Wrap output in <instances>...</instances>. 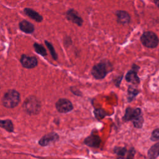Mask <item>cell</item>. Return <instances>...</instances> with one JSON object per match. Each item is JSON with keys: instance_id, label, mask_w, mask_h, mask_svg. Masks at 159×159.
Segmentation results:
<instances>
[{"instance_id": "cell-15", "label": "cell", "mask_w": 159, "mask_h": 159, "mask_svg": "<svg viewBox=\"0 0 159 159\" xmlns=\"http://www.w3.org/2000/svg\"><path fill=\"white\" fill-rule=\"evenodd\" d=\"M126 80L130 83L137 84L139 83V78L134 71H129L126 75Z\"/></svg>"}, {"instance_id": "cell-12", "label": "cell", "mask_w": 159, "mask_h": 159, "mask_svg": "<svg viewBox=\"0 0 159 159\" xmlns=\"http://www.w3.org/2000/svg\"><path fill=\"white\" fill-rule=\"evenodd\" d=\"M19 27L25 33H32L34 30V25L27 20H22L19 24Z\"/></svg>"}, {"instance_id": "cell-6", "label": "cell", "mask_w": 159, "mask_h": 159, "mask_svg": "<svg viewBox=\"0 0 159 159\" xmlns=\"http://www.w3.org/2000/svg\"><path fill=\"white\" fill-rule=\"evenodd\" d=\"M20 62L22 66L27 68H32L37 66V60L34 57L22 55L20 58Z\"/></svg>"}, {"instance_id": "cell-11", "label": "cell", "mask_w": 159, "mask_h": 159, "mask_svg": "<svg viewBox=\"0 0 159 159\" xmlns=\"http://www.w3.org/2000/svg\"><path fill=\"white\" fill-rule=\"evenodd\" d=\"M117 21L122 24H127L130 22V18L129 14L123 11H118L116 12Z\"/></svg>"}, {"instance_id": "cell-21", "label": "cell", "mask_w": 159, "mask_h": 159, "mask_svg": "<svg viewBox=\"0 0 159 159\" xmlns=\"http://www.w3.org/2000/svg\"><path fill=\"white\" fill-rule=\"evenodd\" d=\"M152 139L154 140L155 139H159V129L155 130L153 133H152Z\"/></svg>"}, {"instance_id": "cell-10", "label": "cell", "mask_w": 159, "mask_h": 159, "mask_svg": "<svg viewBox=\"0 0 159 159\" xmlns=\"http://www.w3.org/2000/svg\"><path fill=\"white\" fill-rule=\"evenodd\" d=\"M84 143L89 147H96L99 145L101 143V139L97 135H91L85 139Z\"/></svg>"}, {"instance_id": "cell-13", "label": "cell", "mask_w": 159, "mask_h": 159, "mask_svg": "<svg viewBox=\"0 0 159 159\" xmlns=\"http://www.w3.org/2000/svg\"><path fill=\"white\" fill-rule=\"evenodd\" d=\"M24 12L26 15H27L31 19H32L37 22H40L42 20V17L39 14H38L37 12H35V11H34L31 9L25 8L24 9Z\"/></svg>"}, {"instance_id": "cell-16", "label": "cell", "mask_w": 159, "mask_h": 159, "mask_svg": "<svg viewBox=\"0 0 159 159\" xmlns=\"http://www.w3.org/2000/svg\"><path fill=\"white\" fill-rule=\"evenodd\" d=\"M0 127L5 129L9 132H12L14 128L12 122L9 120H0Z\"/></svg>"}, {"instance_id": "cell-3", "label": "cell", "mask_w": 159, "mask_h": 159, "mask_svg": "<svg viewBox=\"0 0 159 159\" xmlns=\"http://www.w3.org/2000/svg\"><path fill=\"white\" fill-rule=\"evenodd\" d=\"M24 108L29 114H37L39 112L40 106L39 102L35 98L29 97L24 103Z\"/></svg>"}, {"instance_id": "cell-20", "label": "cell", "mask_w": 159, "mask_h": 159, "mask_svg": "<svg viewBox=\"0 0 159 159\" xmlns=\"http://www.w3.org/2000/svg\"><path fill=\"white\" fill-rule=\"evenodd\" d=\"M95 114H96V117L99 118V119L102 118L105 116V113H104V111L102 110V109H98V110H96V112H95Z\"/></svg>"}, {"instance_id": "cell-5", "label": "cell", "mask_w": 159, "mask_h": 159, "mask_svg": "<svg viewBox=\"0 0 159 159\" xmlns=\"http://www.w3.org/2000/svg\"><path fill=\"white\" fill-rule=\"evenodd\" d=\"M56 108L58 112L66 113L73 109L71 102L66 99H60L56 103Z\"/></svg>"}, {"instance_id": "cell-18", "label": "cell", "mask_w": 159, "mask_h": 159, "mask_svg": "<svg viewBox=\"0 0 159 159\" xmlns=\"http://www.w3.org/2000/svg\"><path fill=\"white\" fill-rule=\"evenodd\" d=\"M132 121H133V123L135 127L140 128L142 126L143 119L142 116L141 115H140V116H137L136 118H135Z\"/></svg>"}, {"instance_id": "cell-17", "label": "cell", "mask_w": 159, "mask_h": 159, "mask_svg": "<svg viewBox=\"0 0 159 159\" xmlns=\"http://www.w3.org/2000/svg\"><path fill=\"white\" fill-rule=\"evenodd\" d=\"M34 48L35 50V51L39 53L40 55H42V56H45L47 55V53H46V50L44 48V47L41 45H39L38 43H35L34 44Z\"/></svg>"}, {"instance_id": "cell-19", "label": "cell", "mask_w": 159, "mask_h": 159, "mask_svg": "<svg viewBox=\"0 0 159 159\" xmlns=\"http://www.w3.org/2000/svg\"><path fill=\"white\" fill-rule=\"evenodd\" d=\"M45 43H46V45L47 46L48 48L49 49L50 52L51 53V55H52V57H53L55 60H56V59L57 58V53H55V50H54L53 46L52 45L51 43H50L49 42H47V41H45Z\"/></svg>"}, {"instance_id": "cell-2", "label": "cell", "mask_w": 159, "mask_h": 159, "mask_svg": "<svg viewBox=\"0 0 159 159\" xmlns=\"http://www.w3.org/2000/svg\"><path fill=\"white\" fill-rule=\"evenodd\" d=\"M140 40L142 44L148 48H155L158 44L157 35L152 32H145L141 36Z\"/></svg>"}, {"instance_id": "cell-4", "label": "cell", "mask_w": 159, "mask_h": 159, "mask_svg": "<svg viewBox=\"0 0 159 159\" xmlns=\"http://www.w3.org/2000/svg\"><path fill=\"white\" fill-rule=\"evenodd\" d=\"M91 73L93 76L96 79L104 78L107 74L106 66L104 63H98L93 66Z\"/></svg>"}, {"instance_id": "cell-8", "label": "cell", "mask_w": 159, "mask_h": 159, "mask_svg": "<svg viewBox=\"0 0 159 159\" xmlns=\"http://www.w3.org/2000/svg\"><path fill=\"white\" fill-rule=\"evenodd\" d=\"M58 138V136L57 134H55V133L49 134L46 135H44L39 141V143L42 146L47 145L50 143L57 140Z\"/></svg>"}, {"instance_id": "cell-22", "label": "cell", "mask_w": 159, "mask_h": 159, "mask_svg": "<svg viewBox=\"0 0 159 159\" xmlns=\"http://www.w3.org/2000/svg\"><path fill=\"white\" fill-rule=\"evenodd\" d=\"M154 2L155 3V4L159 7V0H154Z\"/></svg>"}, {"instance_id": "cell-1", "label": "cell", "mask_w": 159, "mask_h": 159, "mask_svg": "<svg viewBox=\"0 0 159 159\" xmlns=\"http://www.w3.org/2000/svg\"><path fill=\"white\" fill-rule=\"evenodd\" d=\"M20 101V95L15 90L8 91L3 96L2 104L7 108L16 107Z\"/></svg>"}, {"instance_id": "cell-7", "label": "cell", "mask_w": 159, "mask_h": 159, "mask_svg": "<svg viewBox=\"0 0 159 159\" xmlns=\"http://www.w3.org/2000/svg\"><path fill=\"white\" fill-rule=\"evenodd\" d=\"M66 16L67 18L73 23H75L80 26L82 25L83 20L81 18V17L78 15L77 12H76L75 11L72 9L68 11L66 13Z\"/></svg>"}, {"instance_id": "cell-14", "label": "cell", "mask_w": 159, "mask_h": 159, "mask_svg": "<svg viewBox=\"0 0 159 159\" xmlns=\"http://www.w3.org/2000/svg\"><path fill=\"white\" fill-rule=\"evenodd\" d=\"M159 155V142L153 145L148 152V156L150 159H155Z\"/></svg>"}, {"instance_id": "cell-9", "label": "cell", "mask_w": 159, "mask_h": 159, "mask_svg": "<svg viewBox=\"0 0 159 159\" xmlns=\"http://www.w3.org/2000/svg\"><path fill=\"white\" fill-rule=\"evenodd\" d=\"M141 115V111L140 109H131L127 108L126 109L124 119L127 120H133L137 116Z\"/></svg>"}]
</instances>
